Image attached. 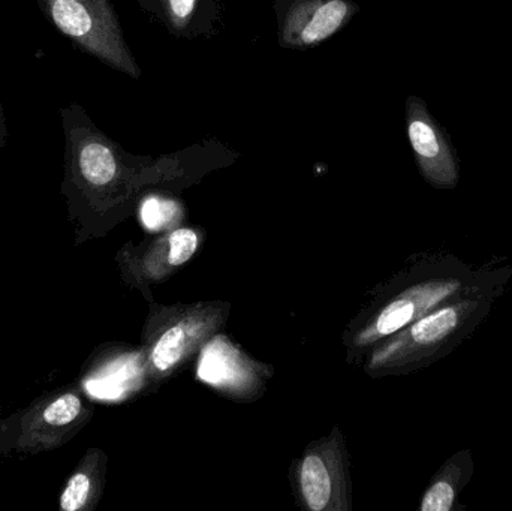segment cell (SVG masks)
I'll return each instance as SVG.
<instances>
[{
	"label": "cell",
	"mask_w": 512,
	"mask_h": 511,
	"mask_svg": "<svg viewBox=\"0 0 512 511\" xmlns=\"http://www.w3.org/2000/svg\"><path fill=\"white\" fill-rule=\"evenodd\" d=\"M511 278L512 267H490L474 287L391 335L373 353L370 368L399 374L450 356L483 326Z\"/></svg>",
	"instance_id": "1"
},
{
	"label": "cell",
	"mask_w": 512,
	"mask_h": 511,
	"mask_svg": "<svg viewBox=\"0 0 512 511\" xmlns=\"http://www.w3.org/2000/svg\"><path fill=\"white\" fill-rule=\"evenodd\" d=\"M490 266L474 269L456 255H439L424 261L417 278L394 294L372 323L358 336V344L372 345L405 329L418 318L474 287Z\"/></svg>",
	"instance_id": "2"
},
{
	"label": "cell",
	"mask_w": 512,
	"mask_h": 511,
	"mask_svg": "<svg viewBox=\"0 0 512 511\" xmlns=\"http://www.w3.org/2000/svg\"><path fill=\"white\" fill-rule=\"evenodd\" d=\"M48 14L65 35L125 74L138 77L116 15L108 0H47Z\"/></svg>",
	"instance_id": "3"
},
{
	"label": "cell",
	"mask_w": 512,
	"mask_h": 511,
	"mask_svg": "<svg viewBox=\"0 0 512 511\" xmlns=\"http://www.w3.org/2000/svg\"><path fill=\"white\" fill-rule=\"evenodd\" d=\"M357 6L351 0H297L286 12L280 44L288 48H310L336 35Z\"/></svg>",
	"instance_id": "4"
},
{
	"label": "cell",
	"mask_w": 512,
	"mask_h": 511,
	"mask_svg": "<svg viewBox=\"0 0 512 511\" xmlns=\"http://www.w3.org/2000/svg\"><path fill=\"white\" fill-rule=\"evenodd\" d=\"M475 464L471 450H460L448 458L430 482L421 498V511H453L460 494L474 476Z\"/></svg>",
	"instance_id": "5"
},
{
	"label": "cell",
	"mask_w": 512,
	"mask_h": 511,
	"mask_svg": "<svg viewBox=\"0 0 512 511\" xmlns=\"http://www.w3.org/2000/svg\"><path fill=\"white\" fill-rule=\"evenodd\" d=\"M408 132L427 180L444 188L456 185L457 174L453 162L448 159L433 126L421 117H412Z\"/></svg>",
	"instance_id": "6"
},
{
	"label": "cell",
	"mask_w": 512,
	"mask_h": 511,
	"mask_svg": "<svg viewBox=\"0 0 512 511\" xmlns=\"http://www.w3.org/2000/svg\"><path fill=\"white\" fill-rule=\"evenodd\" d=\"M198 249V234L191 228H179L158 240L146 258V270L152 278L161 279L177 267L188 263Z\"/></svg>",
	"instance_id": "7"
},
{
	"label": "cell",
	"mask_w": 512,
	"mask_h": 511,
	"mask_svg": "<svg viewBox=\"0 0 512 511\" xmlns=\"http://www.w3.org/2000/svg\"><path fill=\"white\" fill-rule=\"evenodd\" d=\"M206 324L197 321H180L168 329L156 342L152 351V363L158 372H167L176 368L186 354L206 335Z\"/></svg>",
	"instance_id": "8"
},
{
	"label": "cell",
	"mask_w": 512,
	"mask_h": 511,
	"mask_svg": "<svg viewBox=\"0 0 512 511\" xmlns=\"http://www.w3.org/2000/svg\"><path fill=\"white\" fill-rule=\"evenodd\" d=\"M300 488L304 503L312 511L328 509L334 494V474L319 453H310L301 462Z\"/></svg>",
	"instance_id": "9"
},
{
	"label": "cell",
	"mask_w": 512,
	"mask_h": 511,
	"mask_svg": "<svg viewBox=\"0 0 512 511\" xmlns=\"http://www.w3.org/2000/svg\"><path fill=\"white\" fill-rule=\"evenodd\" d=\"M80 170L84 179L92 185H108L117 174L116 156L104 143L90 141L81 149Z\"/></svg>",
	"instance_id": "10"
},
{
	"label": "cell",
	"mask_w": 512,
	"mask_h": 511,
	"mask_svg": "<svg viewBox=\"0 0 512 511\" xmlns=\"http://www.w3.org/2000/svg\"><path fill=\"white\" fill-rule=\"evenodd\" d=\"M81 411V401L78 396L68 393L60 396L47 410L44 411V420L51 426H65L74 422Z\"/></svg>",
	"instance_id": "11"
},
{
	"label": "cell",
	"mask_w": 512,
	"mask_h": 511,
	"mask_svg": "<svg viewBox=\"0 0 512 511\" xmlns=\"http://www.w3.org/2000/svg\"><path fill=\"white\" fill-rule=\"evenodd\" d=\"M90 479L86 474H75L60 498V507L65 511H77L83 509L90 494Z\"/></svg>",
	"instance_id": "12"
},
{
	"label": "cell",
	"mask_w": 512,
	"mask_h": 511,
	"mask_svg": "<svg viewBox=\"0 0 512 511\" xmlns=\"http://www.w3.org/2000/svg\"><path fill=\"white\" fill-rule=\"evenodd\" d=\"M198 0H162L165 15L171 26L183 29L188 26L195 12Z\"/></svg>",
	"instance_id": "13"
},
{
	"label": "cell",
	"mask_w": 512,
	"mask_h": 511,
	"mask_svg": "<svg viewBox=\"0 0 512 511\" xmlns=\"http://www.w3.org/2000/svg\"><path fill=\"white\" fill-rule=\"evenodd\" d=\"M171 209H174V204L170 201L158 200V198H150L143 206V219L147 227L156 228L159 222L167 221L168 216L171 215Z\"/></svg>",
	"instance_id": "14"
}]
</instances>
